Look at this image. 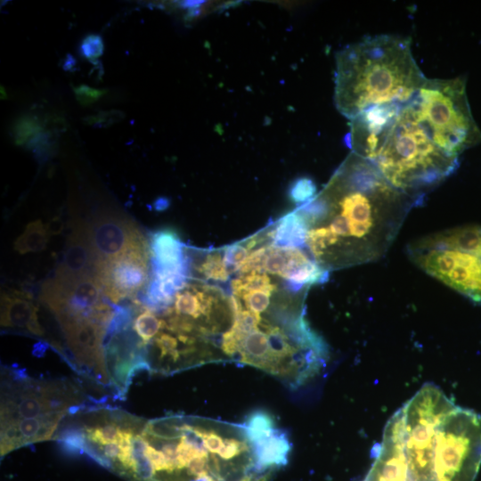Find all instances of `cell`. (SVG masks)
Segmentation results:
<instances>
[{"instance_id":"23","label":"cell","mask_w":481,"mask_h":481,"mask_svg":"<svg viewBox=\"0 0 481 481\" xmlns=\"http://www.w3.org/2000/svg\"><path fill=\"white\" fill-rule=\"evenodd\" d=\"M275 288V285L271 283V280L265 273H249L232 281L233 294L251 290H274Z\"/></svg>"},{"instance_id":"9","label":"cell","mask_w":481,"mask_h":481,"mask_svg":"<svg viewBox=\"0 0 481 481\" xmlns=\"http://www.w3.org/2000/svg\"><path fill=\"white\" fill-rule=\"evenodd\" d=\"M149 252L145 241L105 261L97 262L94 275L103 293L117 303L135 296L149 283Z\"/></svg>"},{"instance_id":"13","label":"cell","mask_w":481,"mask_h":481,"mask_svg":"<svg viewBox=\"0 0 481 481\" xmlns=\"http://www.w3.org/2000/svg\"><path fill=\"white\" fill-rule=\"evenodd\" d=\"M68 344L76 357L90 367L96 366L104 381L107 371L104 361L103 338L106 328L92 318H73L60 322Z\"/></svg>"},{"instance_id":"21","label":"cell","mask_w":481,"mask_h":481,"mask_svg":"<svg viewBox=\"0 0 481 481\" xmlns=\"http://www.w3.org/2000/svg\"><path fill=\"white\" fill-rule=\"evenodd\" d=\"M163 328H166V322L159 319L149 308H145L134 322V330L143 344L156 337Z\"/></svg>"},{"instance_id":"6","label":"cell","mask_w":481,"mask_h":481,"mask_svg":"<svg viewBox=\"0 0 481 481\" xmlns=\"http://www.w3.org/2000/svg\"><path fill=\"white\" fill-rule=\"evenodd\" d=\"M455 407L444 392L432 384H425L402 407L409 480L435 481L437 430Z\"/></svg>"},{"instance_id":"41","label":"cell","mask_w":481,"mask_h":481,"mask_svg":"<svg viewBox=\"0 0 481 481\" xmlns=\"http://www.w3.org/2000/svg\"><path fill=\"white\" fill-rule=\"evenodd\" d=\"M104 455L109 459H116L119 454V446L117 442L110 443L102 447Z\"/></svg>"},{"instance_id":"43","label":"cell","mask_w":481,"mask_h":481,"mask_svg":"<svg viewBox=\"0 0 481 481\" xmlns=\"http://www.w3.org/2000/svg\"><path fill=\"white\" fill-rule=\"evenodd\" d=\"M45 350L46 344L43 342H38L34 346L32 353L34 355L40 357L44 355Z\"/></svg>"},{"instance_id":"1","label":"cell","mask_w":481,"mask_h":481,"mask_svg":"<svg viewBox=\"0 0 481 481\" xmlns=\"http://www.w3.org/2000/svg\"><path fill=\"white\" fill-rule=\"evenodd\" d=\"M421 202L392 186L371 161L351 153L326 188L298 208L306 244L325 270L378 260L409 211Z\"/></svg>"},{"instance_id":"34","label":"cell","mask_w":481,"mask_h":481,"mask_svg":"<svg viewBox=\"0 0 481 481\" xmlns=\"http://www.w3.org/2000/svg\"><path fill=\"white\" fill-rule=\"evenodd\" d=\"M154 342L160 351V357L168 355L173 359L174 362L179 358L180 352L177 349V339L172 335L165 332H159L155 337Z\"/></svg>"},{"instance_id":"31","label":"cell","mask_w":481,"mask_h":481,"mask_svg":"<svg viewBox=\"0 0 481 481\" xmlns=\"http://www.w3.org/2000/svg\"><path fill=\"white\" fill-rule=\"evenodd\" d=\"M177 452V470H182L187 468L188 464L196 457L206 456L209 457L208 452H203L190 444L181 436V441L176 446Z\"/></svg>"},{"instance_id":"36","label":"cell","mask_w":481,"mask_h":481,"mask_svg":"<svg viewBox=\"0 0 481 481\" xmlns=\"http://www.w3.org/2000/svg\"><path fill=\"white\" fill-rule=\"evenodd\" d=\"M202 437L204 445L210 453L217 454L224 445L223 438L214 431H209L202 428H198Z\"/></svg>"},{"instance_id":"19","label":"cell","mask_w":481,"mask_h":481,"mask_svg":"<svg viewBox=\"0 0 481 481\" xmlns=\"http://www.w3.org/2000/svg\"><path fill=\"white\" fill-rule=\"evenodd\" d=\"M49 233L40 219L29 223L22 234L14 241V249L19 254L44 250L49 240Z\"/></svg>"},{"instance_id":"18","label":"cell","mask_w":481,"mask_h":481,"mask_svg":"<svg viewBox=\"0 0 481 481\" xmlns=\"http://www.w3.org/2000/svg\"><path fill=\"white\" fill-rule=\"evenodd\" d=\"M308 227L304 218L292 212L280 220L275 229L270 232L273 246L280 248H299L306 244Z\"/></svg>"},{"instance_id":"38","label":"cell","mask_w":481,"mask_h":481,"mask_svg":"<svg viewBox=\"0 0 481 481\" xmlns=\"http://www.w3.org/2000/svg\"><path fill=\"white\" fill-rule=\"evenodd\" d=\"M146 455L150 460L155 472L167 471V461L162 452L158 451L155 447L148 444Z\"/></svg>"},{"instance_id":"40","label":"cell","mask_w":481,"mask_h":481,"mask_svg":"<svg viewBox=\"0 0 481 481\" xmlns=\"http://www.w3.org/2000/svg\"><path fill=\"white\" fill-rule=\"evenodd\" d=\"M45 227L50 236L58 235L62 232L64 224L60 216H55L45 224Z\"/></svg>"},{"instance_id":"25","label":"cell","mask_w":481,"mask_h":481,"mask_svg":"<svg viewBox=\"0 0 481 481\" xmlns=\"http://www.w3.org/2000/svg\"><path fill=\"white\" fill-rule=\"evenodd\" d=\"M42 130L37 118L25 115L19 118L12 128L14 141L16 144L21 145L28 141H31Z\"/></svg>"},{"instance_id":"5","label":"cell","mask_w":481,"mask_h":481,"mask_svg":"<svg viewBox=\"0 0 481 481\" xmlns=\"http://www.w3.org/2000/svg\"><path fill=\"white\" fill-rule=\"evenodd\" d=\"M407 253L425 273L481 304V252L461 244L450 229L412 241Z\"/></svg>"},{"instance_id":"4","label":"cell","mask_w":481,"mask_h":481,"mask_svg":"<svg viewBox=\"0 0 481 481\" xmlns=\"http://www.w3.org/2000/svg\"><path fill=\"white\" fill-rule=\"evenodd\" d=\"M407 105L433 141L449 154L459 157L481 143V129L470 110L465 77L427 78Z\"/></svg>"},{"instance_id":"27","label":"cell","mask_w":481,"mask_h":481,"mask_svg":"<svg viewBox=\"0 0 481 481\" xmlns=\"http://www.w3.org/2000/svg\"><path fill=\"white\" fill-rule=\"evenodd\" d=\"M273 291L271 289L251 290L233 295L244 300L248 310L259 315L268 307Z\"/></svg>"},{"instance_id":"20","label":"cell","mask_w":481,"mask_h":481,"mask_svg":"<svg viewBox=\"0 0 481 481\" xmlns=\"http://www.w3.org/2000/svg\"><path fill=\"white\" fill-rule=\"evenodd\" d=\"M244 429L247 439L254 444L273 433L274 430V420L267 412L255 411L248 415Z\"/></svg>"},{"instance_id":"32","label":"cell","mask_w":481,"mask_h":481,"mask_svg":"<svg viewBox=\"0 0 481 481\" xmlns=\"http://www.w3.org/2000/svg\"><path fill=\"white\" fill-rule=\"evenodd\" d=\"M249 256V248L240 244H233L225 249L224 253V262L228 272L239 270L241 264Z\"/></svg>"},{"instance_id":"11","label":"cell","mask_w":481,"mask_h":481,"mask_svg":"<svg viewBox=\"0 0 481 481\" xmlns=\"http://www.w3.org/2000/svg\"><path fill=\"white\" fill-rule=\"evenodd\" d=\"M379 105L369 108L350 119L347 145L353 153L371 161L387 139L402 108Z\"/></svg>"},{"instance_id":"26","label":"cell","mask_w":481,"mask_h":481,"mask_svg":"<svg viewBox=\"0 0 481 481\" xmlns=\"http://www.w3.org/2000/svg\"><path fill=\"white\" fill-rule=\"evenodd\" d=\"M118 430L119 426L115 421L105 423L102 426L85 428L87 439L99 445L117 442Z\"/></svg>"},{"instance_id":"28","label":"cell","mask_w":481,"mask_h":481,"mask_svg":"<svg viewBox=\"0 0 481 481\" xmlns=\"http://www.w3.org/2000/svg\"><path fill=\"white\" fill-rule=\"evenodd\" d=\"M316 192L314 183L306 177L297 179L289 187V195L297 204H304L314 198Z\"/></svg>"},{"instance_id":"17","label":"cell","mask_w":481,"mask_h":481,"mask_svg":"<svg viewBox=\"0 0 481 481\" xmlns=\"http://www.w3.org/2000/svg\"><path fill=\"white\" fill-rule=\"evenodd\" d=\"M290 449L287 434L274 429L269 436L253 444V456L261 469L273 470L288 463Z\"/></svg>"},{"instance_id":"24","label":"cell","mask_w":481,"mask_h":481,"mask_svg":"<svg viewBox=\"0 0 481 481\" xmlns=\"http://www.w3.org/2000/svg\"><path fill=\"white\" fill-rule=\"evenodd\" d=\"M196 269L205 278L212 281H225L230 274L219 252L208 254Z\"/></svg>"},{"instance_id":"7","label":"cell","mask_w":481,"mask_h":481,"mask_svg":"<svg viewBox=\"0 0 481 481\" xmlns=\"http://www.w3.org/2000/svg\"><path fill=\"white\" fill-rule=\"evenodd\" d=\"M481 464V415L455 407L436 436L435 481H474Z\"/></svg>"},{"instance_id":"15","label":"cell","mask_w":481,"mask_h":481,"mask_svg":"<svg viewBox=\"0 0 481 481\" xmlns=\"http://www.w3.org/2000/svg\"><path fill=\"white\" fill-rule=\"evenodd\" d=\"M153 275L188 276L189 261L178 235L168 229L155 232L151 238Z\"/></svg>"},{"instance_id":"22","label":"cell","mask_w":481,"mask_h":481,"mask_svg":"<svg viewBox=\"0 0 481 481\" xmlns=\"http://www.w3.org/2000/svg\"><path fill=\"white\" fill-rule=\"evenodd\" d=\"M62 452L68 455H78L84 452L87 442L86 431L80 428H66L56 437Z\"/></svg>"},{"instance_id":"8","label":"cell","mask_w":481,"mask_h":481,"mask_svg":"<svg viewBox=\"0 0 481 481\" xmlns=\"http://www.w3.org/2000/svg\"><path fill=\"white\" fill-rule=\"evenodd\" d=\"M102 287L95 275L67 281L55 276L46 281L40 300L56 315L59 322L73 318L94 319L102 302Z\"/></svg>"},{"instance_id":"16","label":"cell","mask_w":481,"mask_h":481,"mask_svg":"<svg viewBox=\"0 0 481 481\" xmlns=\"http://www.w3.org/2000/svg\"><path fill=\"white\" fill-rule=\"evenodd\" d=\"M38 307L26 291L9 290L1 293V325L26 330L35 335H44L38 322Z\"/></svg>"},{"instance_id":"42","label":"cell","mask_w":481,"mask_h":481,"mask_svg":"<svg viewBox=\"0 0 481 481\" xmlns=\"http://www.w3.org/2000/svg\"><path fill=\"white\" fill-rule=\"evenodd\" d=\"M169 206V200L167 197H159L153 202V208L157 211H163Z\"/></svg>"},{"instance_id":"44","label":"cell","mask_w":481,"mask_h":481,"mask_svg":"<svg viewBox=\"0 0 481 481\" xmlns=\"http://www.w3.org/2000/svg\"><path fill=\"white\" fill-rule=\"evenodd\" d=\"M75 64H76V61L74 58L71 55L68 54L67 59L64 61V64L62 67L64 69L69 70L72 69V67H74Z\"/></svg>"},{"instance_id":"2","label":"cell","mask_w":481,"mask_h":481,"mask_svg":"<svg viewBox=\"0 0 481 481\" xmlns=\"http://www.w3.org/2000/svg\"><path fill=\"white\" fill-rule=\"evenodd\" d=\"M409 38L370 37L337 56L335 102L349 119L379 105L405 106L426 82Z\"/></svg>"},{"instance_id":"45","label":"cell","mask_w":481,"mask_h":481,"mask_svg":"<svg viewBox=\"0 0 481 481\" xmlns=\"http://www.w3.org/2000/svg\"><path fill=\"white\" fill-rule=\"evenodd\" d=\"M408 481H411V480H408Z\"/></svg>"},{"instance_id":"33","label":"cell","mask_w":481,"mask_h":481,"mask_svg":"<svg viewBox=\"0 0 481 481\" xmlns=\"http://www.w3.org/2000/svg\"><path fill=\"white\" fill-rule=\"evenodd\" d=\"M249 451V446L246 442H241L234 438H227L224 441V445L217 453V455L225 461H233L239 458L243 452ZM240 462H255V461H240Z\"/></svg>"},{"instance_id":"35","label":"cell","mask_w":481,"mask_h":481,"mask_svg":"<svg viewBox=\"0 0 481 481\" xmlns=\"http://www.w3.org/2000/svg\"><path fill=\"white\" fill-rule=\"evenodd\" d=\"M73 92L77 101L83 106H88L100 98H102L105 94V89L94 88L86 85H80L73 88Z\"/></svg>"},{"instance_id":"39","label":"cell","mask_w":481,"mask_h":481,"mask_svg":"<svg viewBox=\"0 0 481 481\" xmlns=\"http://www.w3.org/2000/svg\"><path fill=\"white\" fill-rule=\"evenodd\" d=\"M176 446L174 443H166L161 446V452H163L167 461V473H173L177 470V452Z\"/></svg>"},{"instance_id":"30","label":"cell","mask_w":481,"mask_h":481,"mask_svg":"<svg viewBox=\"0 0 481 481\" xmlns=\"http://www.w3.org/2000/svg\"><path fill=\"white\" fill-rule=\"evenodd\" d=\"M135 434L131 428H119L117 443L119 446L118 461L128 469H133L132 439Z\"/></svg>"},{"instance_id":"10","label":"cell","mask_w":481,"mask_h":481,"mask_svg":"<svg viewBox=\"0 0 481 481\" xmlns=\"http://www.w3.org/2000/svg\"><path fill=\"white\" fill-rule=\"evenodd\" d=\"M96 263L113 258L145 241L137 226L112 212H101L86 223Z\"/></svg>"},{"instance_id":"12","label":"cell","mask_w":481,"mask_h":481,"mask_svg":"<svg viewBox=\"0 0 481 481\" xmlns=\"http://www.w3.org/2000/svg\"><path fill=\"white\" fill-rule=\"evenodd\" d=\"M403 409L387 421L382 443L364 481H408Z\"/></svg>"},{"instance_id":"37","label":"cell","mask_w":481,"mask_h":481,"mask_svg":"<svg viewBox=\"0 0 481 481\" xmlns=\"http://www.w3.org/2000/svg\"><path fill=\"white\" fill-rule=\"evenodd\" d=\"M123 116L124 114L118 110L102 111L86 118V120L89 125L105 126L118 121Z\"/></svg>"},{"instance_id":"14","label":"cell","mask_w":481,"mask_h":481,"mask_svg":"<svg viewBox=\"0 0 481 481\" xmlns=\"http://www.w3.org/2000/svg\"><path fill=\"white\" fill-rule=\"evenodd\" d=\"M96 257L86 232L85 222L76 221L68 238L67 247L54 276L61 280H76L93 275Z\"/></svg>"},{"instance_id":"3","label":"cell","mask_w":481,"mask_h":481,"mask_svg":"<svg viewBox=\"0 0 481 481\" xmlns=\"http://www.w3.org/2000/svg\"><path fill=\"white\" fill-rule=\"evenodd\" d=\"M371 162L392 186L421 200L455 172L459 157L441 149L405 105Z\"/></svg>"},{"instance_id":"29","label":"cell","mask_w":481,"mask_h":481,"mask_svg":"<svg viewBox=\"0 0 481 481\" xmlns=\"http://www.w3.org/2000/svg\"><path fill=\"white\" fill-rule=\"evenodd\" d=\"M104 44L102 37L98 34H88L79 45L81 56L88 61H95L102 55Z\"/></svg>"}]
</instances>
